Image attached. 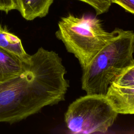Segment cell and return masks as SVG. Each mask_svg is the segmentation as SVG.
I'll list each match as a JSON object with an SVG mask.
<instances>
[{"instance_id": "1", "label": "cell", "mask_w": 134, "mask_h": 134, "mask_svg": "<svg viewBox=\"0 0 134 134\" xmlns=\"http://www.w3.org/2000/svg\"><path fill=\"white\" fill-rule=\"evenodd\" d=\"M66 72L56 52L39 48L19 76L0 83V122H18L63 101Z\"/></svg>"}, {"instance_id": "10", "label": "cell", "mask_w": 134, "mask_h": 134, "mask_svg": "<svg viewBox=\"0 0 134 134\" xmlns=\"http://www.w3.org/2000/svg\"><path fill=\"white\" fill-rule=\"evenodd\" d=\"M87 3L96 10L97 15H100L108 11L112 2L111 0H80Z\"/></svg>"}, {"instance_id": "2", "label": "cell", "mask_w": 134, "mask_h": 134, "mask_svg": "<svg viewBox=\"0 0 134 134\" xmlns=\"http://www.w3.org/2000/svg\"><path fill=\"white\" fill-rule=\"evenodd\" d=\"M134 32L116 28V34L84 69L82 88L87 94L106 95L110 85L134 63Z\"/></svg>"}, {"instance_id": "4", "label": "cell", "mask_w": 134, "mask_h": 134, "mask_svg": "<svg viewBox=\"0 0 134 134\" xmlns=\"http://www.w3.org/2000/svg\"><path fill=\"white\" fill-rule=\"evenodd\" d=\"M118 114L106 95L86 94L69 105L64 119L72 133H105Z\"/></svg>"}, {"instance_id": "12", "label": "cell", "mask_w": 134, "mask_h": 134, "mask_svg": "<svg viewBox=\"0 0 134 134\" xmlns=\"http://www.w3.org/2000/svg\"><path fill=\"white\" fill-rule=\"evenodd\" d=\"M112 3H116L126 10L134 14V0H111Z\"/></svg>"}, {"instance_id": "5", "label": "cell", "mask_w": 134, "mask_h": 134, "mask_svg": "<svg viewBox=\"0 0 134 134\" xmlns=\"http://www.w3.org/2000/svg\"><path fill=\"white\" fill-rule=\"evenodd\" d=\"M106 96L118 114H134V86H120L111 83Z\"/></svg>"}, {"instance_id": "8", "label": "cell", "mask_w": 134, "mask_h": 134, "mask_svg": "<svg viewBox=\"0 0 134 134\" xmlns=\"http://www.w3.org/2000/svg\"><path fill=\"white\" fill-rule=\"evenodd\" d=\"M0 48L25 62L28 61L31 55L24 49L20 39L1 25Z\"/></svg>"}, {"instance_id": "6", "label": "cell", "mask_w": 134, "mask_h": 134, "mask_svg": "<svg viewBox=\"0 0 134 134\" xmlns=\"http://www.w3.org/2000/svg\"><path fill=\"white\" fill-rule=\"evenodd\" d=\"M53 1V0H15L17 9L27 20L46 16Z\"/></svg>"}, {"instance_id": "3", "label": "cell", "mask_w": 134, "mask_h": 134, "mask_svg": "<svg viewBox=\"0 0 134 134\" xmlns=\"http://www.w3.org/2000/svg\"><path fill=\"white\" fill-rule=\"evenodd\" d=\"M58 27L56 37L77 59L82 69L116 34V28L108 32L99 19L91 16L69 15L61 19Z\"/></svg>"}, {"instance_id": "7", "label": "cell", "mask_w": 134, "mask_h": 134, "mask_svg": "<svg viewBox=\"0 0 134 134\" xmlns=\"http://www.w3.org/2000/svg\"><path fill=\"white\" fill-rule=\"evenodd\" d=\"M25 62L0 48V83L19 76L24 71Z\"/></svg>"}, {"instance_id": "9", "label": "cell", "mask_w": 134, "mask_h": 134, "mask_svg": "<svg viewBox=\"0 0 134 134\" xmlns=\"http://www.w3.org/2000/svg\"><path fill=\"white\" fill-rule=\"evenodd\" d=\"M112 83L120 86H133L134 63L124 70Z\"/></svg>"}, {"instance_id": "11", "label": "cell", "mask_w": 134, "mask_h": 134, "mask_svg": "<svg viewBox=\"0 0 134 134\" xmlns=\"http://www.w3.org/2000/svg\"><path fill=\"white\" fill-rule=\"evenodd\" d=\"M14 9H17L15 0H0V11L8 13Z\"/></svg>"}]
</instances>
